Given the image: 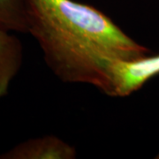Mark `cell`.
I'll return each instance as SVG.
<instances>
[{
  "instance_id": "cell-1",
  "label": "cell",
  "mask_w": 159,
  "mask_h": 159,
  "mask_svg": "<svg viewBox=\"0 0 159 159\" xmlns=\"http://www.w3.org/2000/svg\"><path fill=\"white\" fill-rule=\"evenodd\" d=\"M25 1L28 33L63 82L89 84L101 90L106 60H131L150 53L94 6L75 0Z\"/></svg>"
},
{
  "instance_id": "cell-2",
  "label": "cell",
  "mask_w": 159,
  "mask_h": 159,
  "mask_svg": "<svg viewBox=\"0 0 159 159\" xmlns=\"http://www.w3.org/2000/svg\"><path fill=\"white\" fill-rule=\"evenodd\" d=\"M159 75V54L136 59H108L103 66L101 90L109 97H125Z\"/></svg>"
},
{
  "instance_id": "cell-3",
  "label": "cell",
  "mask_w": 159,
  "mask_h": 159,
  "mask_svg": "<svg viewBox=\"0 0 159 159\" xmlns=\"http://www.w3.org/2000/svg\"><path fill=\"white\" fill-rule=\"evenodd\" d=\"M75 147L57 135L34 137L16 144L4 153L0 159H74Z\"/></svg>"
},
{
  "instance_id": "cell-4",
  "label": "cell",
  "mask_w": 159,
  "mask_h": 159,
  "mask_svg": "<svg viewBox=\"0 0 159 159\" xmlns=\"http://www.w3.org/2000/svg\"><path fill=\"white\" fill-rule=\"evenodd\" d=\"M21 41L11 31L0 28V100L7 96L12 80L22 66Z\"/></svg>"
},
{
  "instance_id": "cell-5",
  "label": "cell",
  "mask_w": 159,
  "mask_h": 159,
  "mask_svg": "<svg viewBox=\"0 0 159 159\" xmlns=\"http://www.w3.org/2000/svg\"><path fill=\"white\" fill-rule=\"evenodd\" d=\"M0 28L11 32L28 33L25 0H0Z\"/></svg>"
},
{
  "instance_id": "cell-6",
  "label": "cell",
  "mask_w": 159,
  "mask_h": 159,
  "mask_svg": "<svg viewBox=\"0 0 159 159\" xmlns=\"http://www.w3.org/2000/svg\"><path fill=\"white\" fill-rule=\"evenodd\" d=\"M155 158L159 159V151H158V152H157V154L156 155V157H155Z\"/></svg>"
}]
</instances>
